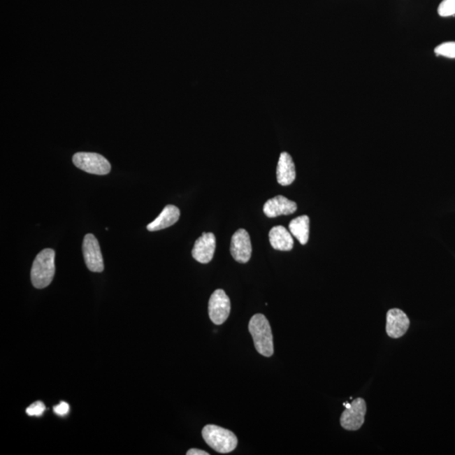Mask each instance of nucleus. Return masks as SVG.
Here are the masks:
<instances>
[{"label": "nucleus", "instance_id": "aec40b11", "mask_svg": "<svg viewBox=\"0 0 455 455\" xmlns=\"http://www.w3.org/2000/svg\"><path fill=\"white\" fill-rule=\"evenodd\" d=\"M187 454V455H209V454L205 452V451L198 449H192L190 450H188Z\"/></svg>", "mask_w": 455, "mask_h": 455}, {"label": "nucleus", "instance_id": "ddd939ff", "mask_svg": "<svg viewBox=\"0 0 455 455\" xmlns=\"http://www.w3.org/2000/svg\"><path fill=\"white\" fill-rule=\"evenodd\" d=\"M180 215V212L178 207L174 206V205H167L164 208L161 214L157 217V219L147 224V229L149 231L154 232L169 228L178 222Z\"/></svg>", "mask_w": 455, "mask_h": 455}, {"label": "nucleus", "instance_id": "9b49d317", "mask_svg": "<svg viewBox=\"0 0 455 455\" xmlns=\"http://www.w3.org/2000/svg\"><path fill=\"white\" fill-rule=\"evenodd\" d=\"M297 204L284 196H277L275 198L266 201L263 212L268 218H276L281 215H290L297 211Z\"/></svg>", "mask_w": 455, "mask_h": 455}, {"label": "nucleus", "instance_id": "f8f14e48", "mask_svg": "<svg viewBox=\"0 0 455 455\" xmlns=\"http://www.w3.org/2000/svg\"><path fill=\"white\" fill-rule=\"evenodd\" d=\"M296 178V171L292 157L286 152L280 154L277 167V182L282 187L291 185Z\"/></svg>", "mask_w": 455, "mask_h": 455}, {"label": "nucleus", "instance_id": "20e7f679", "mask_svg": "<svg viewBox=\"0 0 455 455\" xmlns=\"http://www.w3.org/2000/svg\"><path fill=\"white\" fill-rule=\"evenodd\" d=\"M73 162L79 169L93 175H108L112 169L108 159L96 153L80 152L73 155Z\"/></svg>", "mask_w": 455, "mask_h": 455}, {"label": "nucleus", "instance_id": "6e6552de", "mask_svg": "<svg viewBox=\"0 0 455 455\" xmlns=\"http://www.w3.org/2000/svg\"><path fill=\"white\" fill-rule=\"evenodd\" d=\"M231 256L240 263H247L251 259L252 247L251 237L244 229H238L231 239Z\"/></svg>", "mask_w": 455, "mask_h": 455}, {"label": "nucleus", "instance_id": "423d86ee", "mask_svg": "<svg viewBox=\"0 0 455 455\" xmlns=\"http://www.w3.org/2000/svg\"><path fill=\"white\" fill-rule=\"evenodd\" d=\"M231 299L223 289H217L208 302V314L212 323L222 325L231 313Z\"/></svg>", "mask_w": 455, "mask_h": 455}, {"label": "nucleus", "instance_id": "39448f33", "mask_svg": "<svg viewBox=\"0 0 455 455\" xmlns=\"http://www.w3.org/2000/svg\"><path fill=\"white\" fill-rule=\"evenodd\" d=\"M346 407L341 417V425L348 431H356L364 424L367 411L366 403L363 398H356L351 404H344Z\"/></svg>", "mask_w": 455, "mask_h": 455}, {"label": "nucleus", "instance_id": "9d476101", "mask_svg": "<svg viewBox=\"0 0 455 455\" xmlns=\"http://www.w3.org/2000/svg\"><path fill=\"white\" fill-rule=\"evenodd\" d=\"M410 326V319L399 309L389 310L387 315V332L389 338H400L407 333Z\"/></svg>", "mask_w": 455, "mask_h": 455}, {"label": "nucleus", "instance_id": "dca6fc26", "mask_svg": "<svg viewBox=\"0 0 455 455\" xmlns=\"http://www.w3.org/2000/svg\"><path fill=\"white\" fill-rule=\"evenodd\" d=\"M437 56H444L449 59H455V42L445 43L434 50Z\"/></svg>", "mask_w": 455, "mask_h": 455}, {"label": "nucleus", "instance_id": "4468645a", "mask_svg": "<svg viewBox=\"0 0 455 455\" xmlns=\"http://www.w3.org/2000/svg\"><path fill=\"white\" fill-rule=\"evenodd\" d=\"M270 244L277 251L289 252L294 247L292 233L284 226H275L269 232Z\"/></svg>", "mask_w": 455, "mask_h": 455}, {"label": "nucleus", "instance_id": "1a4fd4ad", "mask_svg": "<svg viewBox=\"0 0 455 455\" xmlns=\"http://www.w3.org/2000/svg\"><path fill=\"white\" fill-rule=\"evenodd\" d=\"M216 248V238L212 233H203L196 240L192 249V257L200 263H209L214 258Z\"/></svg>", "mask_w": 455, "mask_h": 455}, {"label": "nucleus", "instance_id": "0eeeda50", "mask_svg": "<svg viewBox=\"0 0 455 455\" xmlns=\"http://www.w3.org/2000/svg\"><path fill=\"white\" fill-rule=\"evenodd\" d=\"M83 255L86 266L93 273H101L104 270L103 257L101 252L99 242L92 233L85 236Z\"/></svg>", "mask_w": 455, "mask_h": 455}, {"label": "nucleus", "instance_id": "7ed1b4c3", "mask_svg": "<svg viewBox=\"0 0 455 455\" xmlns=\"http://www.w3.org/2000/svg\"><path fill=\"white\" fill-rule=\"evenodd\" d=\"M202 435L206 444L220 454H228L235 450L238 445L236 434L228 429L216 425H207Z\"/></svg>", "mask_w": 455, "mask_h": 455}, {"label": "nucleus", "instance_id": "f03ea898", "mask_svg": "<svg viewBox=\"0 0 455 455\" xmlns=\"http://www.w3.org/2000/svg\"><path fill=\"white\" fill-rule=\"evenodd\" d=\"M55 274V252L45 249L36 257L31 278L36 289H42L51 284Z\"/></svg>", "mask_w": 455, "mask_h": 455}, {"label": "nucleus", "instance_id": "f3484780", "mask_svg": "<svg viewBox=\"0 0 455 455\" xmlns=\"http://www.w3.org/2000/svg\"><path fill=\"white\" fill-rule=\"evenodd\" d=\"M438 15L442 17L455 15V0H444L438 6Z\"/></svg>", "mask_w": 455, "mask_h": 455}, {"label": "nucleus", "instance_id": "a211bd4d", "mask_svg": "<svg viewBox=\"0 0 455 455\" xmlns=\"http://www.w3.org/2000/svg\"><path fill=\"white\" fill-rule=\"evenodd\" d=\"M45 409L46 407H45V405L42 401H36L27 409V415L31 417H41L43 415Z\"/></svg>", "mask_w": 455, "mask_h": 455}, {"label": "nucleus", "instance_id": "6ab92c4d", "mask_svg": "<svg viewBox=\"0 0 455 455\" xmlns=\"http://www.w3.org/2000/svg\"><path fill=\"white\" fill-rule=\"evenodd\" d=\"M53 412L60 417L66 416L69 412V405L66 403H61L53 407Z\"/></svg>", "mask_w": 455, "mask_h": 455}, {"label": "nucleus", "instance_id": "2eb2a0df", "mask_svg": "<svg viewBox=\"0 0 455 455\" xmlns=\"http://www.w3.org/2000/svg\"><path fill=\"white\" fill-rule=\"evenodd\" d=\"M289 231L303 245L307 244L310 236V218L307 215L297 217L291 221Z\"/></svg>", "mask_w": 455, "mask_h": 455}, {"label": "nucleus", "instance_id": "f257e3e1", "mask_svg": "<svg viewBox=\"0 0 455 455\" xmlns=\"http://www.w3.org/2000/svg\"><path fill=\"white\" fill-rule=\"evenodd\" d=\"M249 331L252 335L257 351L268 358L273 356L274 346L272 328L264 315H253L249 322Z\"/></svg>", "mask_w": 455, "mask_h": 455}]
</instances>
